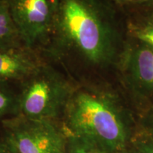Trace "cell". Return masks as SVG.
Listing matches in <instances>:
<instances>
[{
    "label": "cell",
    "mask_w": 153,
    "mask_h": 153,
    "mask_svg": "<svg viewBox=\"0 0 153 153\" xmlns=\"http://www.w3.org/2000/svg\"><path fill=\"white\" fill-rule=\"evenodd\" d=\"M107 29L93 0H57L53 28L43 57L78 86L107 60Z\"/></svg>",
    "instance_id": "1"
},
{
    "label": "cell",
    "mask_w": 153,
    "mask_h": 153,
    "mask_svg": "<svg viewBox=\"0 0 153 153\" xmlns=\"http://www.w3.org/2000/svg\"><path fill=\"white\" fill-rule=\"evenodd\" d=\"M65 126L74 137L92 143L108 153L126 148L128 129L114 99L94 86H76L67 103Z\"/></svg>",
    "instance_id": "2"
},
{
    "label": "cell",
    "mask_w": 153,
    "mask_h": 153,
    "mask_svg": "<svg viewBox=\"0 0 153 153\" xmlns=\"http://www.w3.org/2000/svg\"><path fill=\"white\" fill-rule=\"evenodd\" d=\"M15 85L17 115L51 121L63 114L70 96L77 86L62 70L47 60Z\"/></svg>",
    "instance_id": "3"
},
{
    "label": "cell",
    "mask_w": 153,
    "mask_h": 153,
    "mask_svg": "<svg viewBox=\"0 0 153 153\" xmlns=\"http://www.w3.org/2000/svg\"><path fill=\"white\" fill-rule=\"evenodd\" d=\"M23 43L41 51L53 28L57 0H5Z\"/></svg>",
    "instance_id": "4"
},
{
    "label": "cell",
    "mask_w": 153,
    "mask_h": 153,
    "mask_svg": "<svg viewBox=\"0 0 153 153\" xmlns=\"http://www.w3.org/2000/svg\"><path fill=\"white\" fill-rule=\"evenodd\" d=\"M4 123L18 153H65L62 137L54 121L16 115Z\"/></svg>",
    "instance_id": "5"
},
{
    "label": "cell",
    "mask_w": 153,
    "mask_h": 153,
    "mask_svg": "<svg viewBox=\"0 0 153 153\" xmlns=\"http://www.w3.org/2000/svg\"><path fill=\"white\" fill-rule=\"evenodd\" d=\"M46 61L41 51L27 45L0 48V82L16 84Z\"/></svg>",
    "instance_id": "6"
},
{
    "label": "cell",
    "mask_w": 153,
    "mask_h": 153,
    "mask_svg": "<svg viewBox=\"0 0 153 153\" xmlns=\"http://www.w3.org/2000/svg\"><path fill=\"white\" fill-rule=\"evenodd\" d=\"M129 68L136 87L153 94V49L145 44L134 50L130 55Z\"/></svg>",
    "instance_id": "7"
},
{
    "label": "cell",
    "mask_w": 153,
    "mask_h": 153,
    "mask_svg": "<svg viewBox=\"0 0 153 153\" xmlns=\"http://www.w3.org/2000/svg\"><path fill=\"white\" fill-rule=\"evenodd\" d=\"M22 44L24 43L9 14L7 2L0 0V48Z\"/></svg>",
    "instance_id": "8"
},
{
    "label": "cell",
    "mask_w": 153,
    "mask_h": 153,
    "mask_svg": "<svg viewBox=\"0 0 153 153\" xmlns=\"http://www.w3.org/2000/svg\"><path fill=\"white\" fill-rule=\"evenodd\" d=\"M17 115V91L15 84L0 82V118L9 112Z\"/></svg>",
    "instance_id": "9"
},
{
    "label": "cell",
    "mask_w": 153,
    "mask_h": 153,
    "mask_svg": "<svg viewBox=\"0 0 153 153\" xmlns=\"http://www.w3.org/2000/svg\"><path fill=\"white\" fill-rule=\"evenodd\" d=\"M75 138L77 140L76 144L72 147V153H108L92 143L77 137Z\"/></svg>",
    "instance_id": "10"
},
{
    "label": "cell",
    "mask_w": 153,
    "mask_h": 153,
    "mask_svg": "<svg viewBox=\"0 0 153 153\" xmlns=\"http://www.w3.org/2000/svg\"><path fill=\"white\" fill-rule=\"evenodd\" d=\"M133 153H153V138L137 140L133 145Z\"/></svg>",
    "instance_id": "11"
},
{
    "label": "cell",
    "mask_w": 153,
    "mask_h": 153,
    "mask_svg": "<svg viewBox=\"0 0 153 153\" xmlns=\"http://www.w3.org/2000/svg\"><path fill=\"white\" fill-rule=\"evenodd\" d=\"M137 36L143 43L153 49V26H148L137 30Z\"/></svg>",
    "instance_id": "12"
},
{
    "label": "cell",
    "mask_w": 153,
    "mask_h": 153,
    "mask_svg": "<svg viewBox=\"0 0 153 153\" xmlns=\"http://www.w3.org/2000/svg\"><path fill=\"white\" fill-rule=\"evenodd\" d=\"M145 131L148 134V137L153 138V111L150 113L146 117V120L145 122Z\"/></svg>",
    "instance_id": "13"
}]
</instances>
